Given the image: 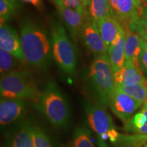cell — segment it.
<instances>
[{"instance_id":"obj_20","label":"cell","mask_w":147,"mask_h":147,"mask_svg":"<svg viewBox=\"0 0 147 147\" xmlns=\"http://www.w3.org/2000/svg\"><path fill=\"white\" fill-rule=\"evenodd\" d=\"M19 59L13 55L0 49V71L1 76L20 70Z\"/></svg>"},{"instance_id":"obj_26","label":"cell","mask_w":147,"mask_h":147,"mask_svg":"<svg viewBox=\"0 0 147 147\" xmlns=\"http://www.w3.org/2000/svg\"><path fill=\"white\" fill-rule=\"evenodd\" d=\"M128 27L147 42V18L140 16L132 20L129 23Z\"/></svg>"},{"instance_id":"obj_33","label":"cell","mask_w":147,"mask_h":147,"mask_svg":"<svg viewBox=\"0 0 147 147\" xmlns=\"http://www.w3.org/2000/svg\"><path fill=\"white\" fill-rule=\"evenodd\" d=\"M61 1H62V0H54V3L56 4V5H58L59 3L61 2Z\"/></svg>"},{"instance_id":"obj_13","label":"cell","mask_w":147,"mask_h":147,"mask_svg":"<svg viewBox=\"0 0 147 147\" xmlns=\"http://www.w3.org/2000/svg\"><path fill=\"white\" fill-rule=\"evenodd\" d=\"M59 13L63 18V21L68 28L73 38H76L78 32H80L82 25L84 23V15L74 9L67 6L63 1L57 5Z\"/></svg>"},{"instance_id":"obj_17","label":"cell","mask_w":147,"mask_h":147,"mask_svg":"<svg viewBox=\"0 0 147 147\" xmlns=\"http://www.w3.org/2000/svg\"><path fill=\"white\" fill-rule=\"evenodd\" d=\"M140 0H118L117 18L120 20H132L140 17Z\"/></svg>"},{"instance_id":"obj_27","label":"cell","mask_w":147,"mask_h":147,"mask_svg":"<svg viewBox=\"0 0 147 147\" xmlns=\"http://www.w3.org/2000/svg\"><path fill=\"white\" fill-rule=\"evenodd\" d=\"M139 65L142 71L147 74V42L142 38V49L139 56Z\"/></svg>"},{"instance_id":"obj_1","label":"cell","mask_w":147,"mask_h":147,"mask_svg":"<svg viewBox=\"0 0 147 147\" xmlns=\"http://www.w3.org/2000/svg\"><path fill=\"white\" fill-rule=\"evenodd\" d=\"M20 34L25 63L34 68L45 70L51 54V42L45 29L31 20H24Z\"/></svg>"},{"instance_id":"obj_16","label":"cell","mask_w":147,"mask_h":147,"mask_svg":"<svg viewBox=\"0 0 147 147\" xmlns=\"http://www.w3.org/2000/svg\"><path fill=\"white\" fill-rule=\"evenodd\" d=\"M124 129L134 134H147V104L125 123Z\"/></svg>"},{"instance_id":"obj_31","label":"cell","mask_w":147,"mask_h":147,"mask_svg":"<svg viewBox=\"0 0 147 147\" xmlns=\"http://www.w3.org/2000/svg\"><path fill=\"white\" fill-rule=\"evenodd\" d=\"M140 15V16H142L143 18H147V5H144V6L142 7V9H141Z\"/></svg>"},{"instance_id":"obj_8","label":"cell","mask_w":147,"mask_h":147,"mask_svg":"<svg viewBox=\"0 0 147 147\" xmlns=\"http://www.w3.org/2000/svg\"><path fill=\"white\" fill-rule=\"evenodd\" d=\"M80 34L85 45L96 57L108 55L107 46L101 36L96 22L92 18L84 22Z\"/></svg>"},{"instance_id":"obj_6","label":"cell","mask_w":147,"mask_h":147,"mask_svg":"<svg viewBox=\"0 0 147 147\" xmlns=\"http://www.w3.org/2000/svg\"><path fill=\"white\" fill-rule=\"evenodd\" d=\"M85 114L87 123L96 134L100 147H106L104 141L107 140L113 143L117 142L119 134L115 129L112 117L104 108L89 104L86 106Z\"/></svg>"},{"instance_id":"obj_30","label":"cell","mask_w":147,"mask_h":147,"mask_svg":"<svg viewBox=\"0 0 147 147\" xmlns=\"http://www.w3.org/2000/svg\"><path fill=\"white\" fill-rule=\"evenodd\" d=\"M109 2L112 10L113 11L114 16L116 18H117V3H118V0H109Z\"/></svg>"},{"instance_id":"obj_11","label":"cell","mask_w":147,"mask_h":147,"mask_svg":"<svg viewBox=\"0 0 147 147\" xmlns=\"http://www.w3.org/2000/svg\"><path fill=\"white\" fill-rule=\"evenodd\" d=\"M25 113V102L19 99L1 97L0 123L1 125H8L21 119Z\"/></svg>"},{"instance_id":"obj_22","label":"cell","mask_w":147,"mask_h":147,"mask_svg":"<svg viewBox=\"0 0 147 147\" xmlns=\"http://www.w3.org/2000/svg\"><path fill=\"white\" fill-rule=\"evenodd\" d=\"M119 147H147V134L121 135L115 143Z\"/></svg>"},{"instance_id":"obj_3","label":"cell","mask_w":147,"mask_h":147,"mask_svg":"<svg viewBox=\"0 0 147 147\" xmlns=\"http://www.w3.org/2000/svg\"><path fill=\"white\" fill-rule=\"evenodd\" d=\"M41 91L29 71L20 69L1 76V97L19 100H30L38 104Z\"/></svg>"},{"instance_id":"obj_37","label":"cell","mask_w":147,"mask_h":147,"mask_svg":"<svg viewBox=\"0 0 147 147\" xmlns=\"http://www.w3.org/2000/svg\"><path fill=\"white\" fill-rule=\"evenodd\" d=\"M146 1H147V0H146Z\"/></svg>"},{"instance_id":"obj_38","label":"cell","mask_w":147,"mask_h":147,"mask_svg":"<svg viewBox=\"0 0 147 147\" xmlns=\"http://www.w3.org/2000/svg\"><path fill=\"white\" fill-rule=\"evenodd\" d=\"M146 5H147V4H146Z\"/></svg>"},{"instance_id":"obj_2","label":"cell","mask_w":147,"mask_h":147,"mask_svg":"<svg viewBox=\"0 0 147 147\" xmlns=\"http://www.w3.org/2000/svg\"><path fill=\"white\" fill-rule=\"evenodd\" d=\"M38 104L53 125L64 128L68 125L70 117L68 103L54 82H49L41 91Z\"/></svg>"},{"instance_id":"obj_4","label":"cell","mask_w":147,"mask_h":147,"mask_svg":"<svg viewBox=\"0 0 147 147\" xmlns=\"http://www.w3.org/2000/svg\"><path fill=\"white\" fill-rule=\"evenodd\" d=\"M51 42L53 57L59 67L67 74H73L77 65L76 50L65 28L58 22L51 26Z\"/></svg>"},{"instance_id":"obj_23","label":"cell","mask_w":147,"mask_h":147,"mask_svg":"<svg viewBox=\"0 0 147 147\" xmlns=\"http://www.w3.org/2000/svg\"><path fill=\"white\" fill-rule=\"evenodd\" d=\"M71 147H95L90 138V132L87 128L80 127L75 130Z\"/></svg>"},{"instance_id":"obj_34","label":"cell","mask_w":147,"mask_h":147,"mask_svg":"<svg viewBox=\"0 0 147 147\" xmlns=\"http://www.w3.org/2000/svg\"><path fill=\"white\" fill-rule=\"evenodd\" d=\"M146 89H147V78H146ZM146 104H147V95H146V102H145Z\"/></svg>"},{"instance_id":"obj_19","label":"cell","mask_w":147,"mask_h":147,"mask_svg":"<svg viewBox=\"0 0 147 147\" xmlns=\"http://www.w3.org/2000/svg\"><path fill=\"white\" fill-rule=\"evenodd\" d=\"M12 147H34L32 134V125L25 122L14 136Z\"/></svg>"},{"instance_id":"obj_24","label":"cell","mask_w":147,"mask_h":147,"mask_svg":"<svg viewBox=\"0 0 147 147\" xmlns=\"http://www.w3.org/2000/svg\"><path fill=\"white\" fill-rule=\"evenodd\" d=\"M19 6V0H0L1 24L10 20Z\"/></svg>"},{"instance_id":"obj_29","label":"cell","mask_w":147,"mask_h":147,"mask_svg":"<svg viewBox=\"0 0 147 147\" xmlns=\"http://www.w3.org/2000/svg\"><path fill=\"white\" fill-rule=\"evenodd\" d=\"M20 1H23V2H27L33 5H34L35 7L38 8H42V0H20Z\"/></svg>"},{"instance_id":"obj_25","label":"cell","mask_w":147,"mask_h":147,"mask_svg":"<svg viewBox=\"0 0 147 147\" xmlns=\"http://www.w3.org/2000/svg\"><path fill=\"white\" fill-rule=\"evenodd\" d=\"M32 134L34 147H53L49 138L40 127L32 125Z\"/></svg>"},{"instance_id":"obj_14","label":"cell","mask_w":147,"mask_h":147,"mask_svg":"<svg viewBox=\"0 0 147 147\" xmlns=\"http://www.w3.org/2000/svg\"><path fill=\"white\" fill-rule=\"evenodd\" d=\"M96 23L101 36L108 48L118 36L123 26L117 18L113 16L102 18Z\"/></svg>"},{"instance_id":"obj_36","label":"cell","mask_w":147,"mask_h":147,"mask_svg":"<svg viewBox=\"0 0 147 147\" xmlns=\"http://www.w3.org/2000/svg\"><path fill=\"white\" fill-rule=\"evenodd\" d=\"M117 147H119V146H117Z\"/></svg>"},{"instance_id":"obj_18","label":"cell","mask_w":147,"mask_h":147,"mask_svg":"<svg viewBox=\"0 0 147 147\" xmlns=\"http://www.w3.org/2000/svg\"><path fill=\"white\" fill-rule=\"evenodd\" d=\"M91 18L97 23L102 18L114 16L109 0H91L89 5Z\"/></svg>"},{"instance_id":"obj_9","label":"cell","mask_w":147,"mask_h":147,"mask_svg":"<svg viewBox=\"0 0 147 147\" xmlns=\"http://www.w3.org/2000/svg\"><path fill=\"white\" fill-rule=\"evenodd\" d=\"M0 49L13 55L21 62H25L21 38L14 29L5 23L0 27Z\"/></svg>"},{"instance_id":"obj_7","label":"cell","mask_w":147,"mask_h":147,"mask_svg":"<svg viewBox=\"0 0 147 147\" xmlns=\"http://www.w3.org/2000/svg\"><path fill=\"white\" fill-rule=\"evenodd\" d=\"M142 105L126 93L117 89L109 103L113 113L124 122L133 117L134 113Z\"/></svg>"},{"instance_id":"obj_15","label":"cell","mask_w":147,"mask_h":147,"mask_svg":"<svg viewBox=\"0 0 147 147\" xmlns=\"http://www.w3.org/2000/svg\"><path fill=\"white\" fill-rule=\"evenodd\" d=\"M125 35V61L138 62L142 49V38L126 27Z\"/></svg>"},{"instance_id":"obj_12","label":"cell","mask_w":147,"mask_h":147,"mask_svg":"<svg viewBox=\"0 0 147 147\" xmlns=\"http://www.w3.org/2000/svg\"><path fill=\"white\" fill-rule=\"evenodd\" d=\"M125 30L122 27L118 36L108 48V58L114 73L121 69L125 61Z\"/></svg>"},{"instance_id":"obj_21","label":"cell","mask_w":147,"mask_h":147,"mask_svg":"<svg viewBox=\"0 0 147 147\" xmlns=\"http://www.w3.org/2000/svg\"><path fill=\"white\" fill-rule=\"evenodd\" d=\"M116 89L126 93L129 96L140 103L141 104H144L146 102L147 95L146 82L130 86L116 85Z\"/></svg>"},{"instance_id":"obj_10","label":"cell","mask_w":147,"mask_h":147,"mask_svg":"<svg viewBox=\"0 0 147 147\" xmlns=\"http://www.w3.org/2000/svg\"><path fill=\"white\" fill-rule=\"evenodd\" d=\"M114 75L116 85L130 86L146 82L139 62L125 61L123 66L114 73Z\"/></svg>"},{"instance_id":"obj_28","label":"cell","mask_w":147,"mask_h":147,"mask_svg":"<svg viewBox=\"0 0 147 147\" xmlns=\"http://www.w3.org/2000/svg\"><path fill=\"white\" fill-rule=\"evenodd\" d=\"M64 4L86 16V10L80 0H62Z\"/></svg>"},{"instance_id":"obj_32","label":"cell","mask_w":147,"mask_h":147,"mask_svg":"<svg viewBox=\"0 0 147 147\" xmlns=\"http://www.w3.org/2000/svg\"><path fill=\"white\" fill-rule=\"evenodd\" d=\"M80 2L83 5V7L84 8H87V7H89L90 3H91V0H80Z\"/></svg>"},{"instance_id":"obj_5","label":"cell","mask_w":147,"mask_h":147,"mask_svg":"<svg viewBox=\"0 0 147 147\" xmlns=\"http://www.w3.org/2000/svg\"><path fill=\"white\" fill-rule=\"evenodd\" d=\"M90 76L101 104L106 107L116 91L115 75L108 55L98 57L90 66Z\"/></svg>"},{"instance_id":"obj_35","label":"cell","mask_w":147,"mask_h":147,"mask_svg":"<svg viewBox=\"0 0 147 147\" xmlns=\"http://www.w3.org/2000/svg\"><path fill=\"white\" fill-rule=\"evenodd\" d=\"M51 1H53V2H54V0H51Z\"/></svg>"}]
</instances>
